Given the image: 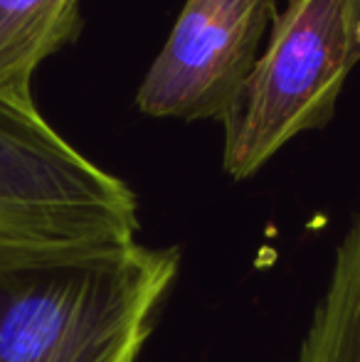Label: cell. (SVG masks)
Wrapping results in <instances>:
<instances>
[{"instance_id": "277c9868", "label": "cell", "mask_w": 360, "mask_h": 362, "mask_svg": "<svg viewBox=\"0 0 360 362\" xmlns=\"http://www.w3.org/2000/svg\"><path fill=\"white\" fill-rule=\"evenodd\" d=\"M277 0H185L136 94L153 119L222 121L252 74Z\"/></svg>"}, {"instance_id": "8992f818", "label": "cell", "mask_w": 360, "mask_h": 362, "mask_svg": "<svg viewBox=\"0 0 360 362\" xmlns=\"http://www.w3.org/2000/svg\"><path fill=\"white\" fill-rule=\"evenodd\" d=\"M291 362H360V207L336 244L326 286Z\"/></svg>"}, {"instance_id": "3957f363", "label": "cell", "mask_w": 360, "mask_h": 362, "mask_svg": "<svg viewBox=\"0 0 360 362\" xmlns=\"http://www.w3.org/2000/svg\"><path fill=\"white\" fill-rule=\"evenodd\" d=\"M139 200L35 104L0 96V237L136 239Z\"/></svg>"}, {"instance_id": "7a4b0ae2", "label": "cell", "mask_w": 360, "mask_h": 362, "mask_svg": "<svg viewBox=\"0 0 360 362\" xmlns=\"http://www.w3.org/2000/svg\"><path fill=\"white\" fill-rule=\"evenodd\" d=\"M360 62V0H289L222 119V168L247 180L291 139L323 129Z\"/></svg>"}, {"instance_id": "6da1fadb", "label": "cell", "mask_w": 360, "mask_h": 362, "mask_svg": "<svg viewBox=\"0 0 360 362\" xmlns=\"http://www.w3.org/2000/svg\"><path fill=\"white\" fill-rule=\"evenodd\" d=\"M178 269L139 239L0 237V362H139Z\"/></svg>"}, {"instance_id": "5b68a950", "label": "cell", "mask_w": 360, "mask_h": 362, "mask_svg": "<svg viewBox=\"0 0 360 362\" xmlns=\"http://www.w3.org/2000/svg\"><path fill=\"white\" fill-rule=\"evenodd\" d=\"M82 0H0V96L33 101V74L82 33Z\"/></svg>"}]
</instances>
